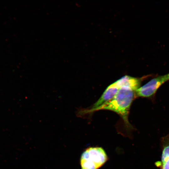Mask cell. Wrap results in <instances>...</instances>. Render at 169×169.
Segmentation results:
<instances>
[{"mask_svg": "<svg viewBox=\"0 0 169 169\" xmlns=\"http://www.w3.org/2000/svg\"><path fill=\"white\" fill-rule=\"evenodd\" d=\"M138 88L135 84L128 82L119 89L111 100L93 109H80L77 112L76 115L79 117L82 116L87 114L103 110L113 111L121 117L124 121L125 128L127 131H129L133 129L128 119L129 110L136 95V91Z\"/></svg>", "mask_w": 169, "mask_h": 169, "instance_id": "obj_1", "label": "cell"}, {"mask_svg": "<svg viewBox=\"0 0 169 169\" xmlns=\"http://www.w3.org/2000/svg\"><path fill=\"white\" fill-rule=\"evenodd\" d=\"M108 159L106 152L101 147H90L81 154L80 159L81 169H98Z\"/></svg>", "mask_w": 169, "mask_h": 169, "instance_id": "obj_2", "label": "cell"}, {"mask_svg": "<svg viewBox=\"0 0 169 169\" xmlns=\"http://www.w3.org/2000/svg\"><path fill=\"white\" fill-rule=\"evenodd\" d=\"M168 80L169 73L153 78L137 89L136 91V95L139 97H151L163 84Z\"/></svg>", "mask_w": 169, "mask_h": 169, "instance_id": "obj_3", "label": "cell"}, {"mask_svg": "<svg viewBox=\"0 0 169 169\" xmlns=\"http://www.w3.org/2000/svg\"><path fill=\"white\" fill-rule=\"evenodd\" d=\"M122 85L123 83L120 78L109 85L98 100L89 109H95L111 100Z\"/></svg>", "mask_w": 169, "mask_h": 169, "instance_id": "obj_4", "label": "cell"}, {"mask_svg": "<svg viewBox=\"0 0 169 169\" xmlns=\"http://www.w3.org/2000/svg\"><path fill=\"white\" fill-rule=\"evenodd\" d=\"M169 157V145L165 147L163 150L161 159V162H162Z\"/></svg>", "mask_w": 169, "mask_h": 169, "instance_id": "obj_5", "label": "cell"}, {"mask_svg": "<svg viewBox=\"0 0 169 169\" xmlns=\"http://www.w3.org/2000/svg\"><path fill=\"white\" fill-rule=\"evenodd\" d=\"M161 169H169V157L161 162Z\"/></svg>", "mask_w": 169, "mask_h": 169, "instance_id": "obj_6", "label": "cell"}]
</instances>
